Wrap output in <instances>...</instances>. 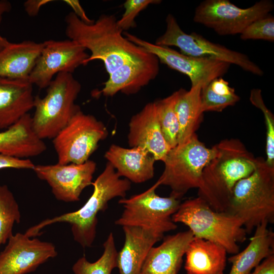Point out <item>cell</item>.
<instances>
[{"instance_id":"3","label":"cell","mask_w":274,"mask_h":274,"mask_svg":"<svg viewBox=\"0 0 274 274\" xmlns=\"http://www.w3.org/2000/svg\"><path fill=\"white\" fill-rule=\"evenodd\" d=\"M92 185L93 193L80 209L45 219L29 228L25 234L29 237H34L46 226L57 223H67L71 225L74 239L84 248L91 247L96 234L97 215L108 208V202L111 199L117 197L124 198L130 189L131 182L126 179L120 178L108 162Z\"/></svg>"},{"instance_id":"12","label":"cell","mask_w":274,"mask_h":274,"mask_svg":"<svg viewBox=\"0 0 274 274\" xmlns=\"http://www.w3.org/2000/svg\"><path fill=\"white\" fill-rule=\"evenodd\" d=\"M123 35L131 42L155 55L159 62L187 76L191 86L201 84L203 88L213 80L226 74L231 65L217 59L186 55L169 47L149 42L127 32H124Z\"/></svg>"},{"instance_id":"17","label":"cell","mask_w":274,"mask_h":274,"mask_svg":"<svg viewBox=\"0 0 274 274\" xmlns=\"http://www.w3.org/2000/svg\"><path fill=\"white\" fill-rule=\"evenodd\" d=\"M193 238L189 229L165 237L161 244L150 249L141 274H177Z\"/></svg>"},{"instance_id":"27","label":"cell","mask_w":274,"mask_h":274,"mask_svg":"<svg viewBox=\"0 0 274 274\" xmlns=\"http://www.w3.org/2000/svg\"><path fill=\"white\" fill-rule=\"evenodd\" d=\"M20 219L19 207L13 193L7 185H0V248L13 234V226Z\"/></svg>"},{"instance_id":"10","label":"cell","mask_w":274,"mask_h":274,"mask_svg":"<svg viewBox=\"0 0 274 274\" xmlns=\"http://www.w3.org/2000/svg\"><path fill=\"white\" fill-rule=\"evenodd\" d=\"M166 30L155 44L178 47L180 53L195 57L208 58L238 66L245 71L261 76L263 70L246 55L212 42L196 32L185 33L171 14L165 19Z\"/></svg>"},{"instance_id":"28","label":"cell","mask_w":274,"mask_h":274,"mask_svg":"<svg viewBox=\"0 0 274 274\" xmlns=\"http://www.w3.org/2000/svg\"><path fill=\"white\" fill-rule=\"evenodd\" d=\"M250 100L255 107L261 110L265 119L266 127V162L269 166H274V117L272 113L264 104L259 89H253L251 91Z\"/></svg>"},{"instance_id":"30","label":"cell","mask_w":274,"mask_h":274,"mask_svg":"<svg viewBox=\"0 0 274 274\" xmlns=\"http://www.w3.org/2000/svg\"><path fill=\"white\" fill-rule=\"evenodd\" d=\"M270 14L251 23L240 33L243 40L274 41V18Z\"/></svg>"},{"instance_id":"36","label":"cell","mask_w":274,"mask_h":274,"mask_svg":"<svg viewBox=\"0 0 274 274\" xmlns=\"http://www.w3.org/2000/svg\"><path fill=\"white\" fill-rule=\"evenodd\" d=\"M11 4L10 2L6 0H0V25L2 23L3 15L10 11L11 9ZM10 42L0 35V51L7 47Z\"/></svg>"},{"instance_id":"26","label":"cell","mask_w":274,"mask_h":274,"mask_svg":"<svg viewBox=\"0 0 274 274\" xmlns=\"http://www.w3.org/2000/svg\"><path fill=\"white\" fill-rule=\"evenodd\" d=\"M104 252L95 262H90L85 256L80 258L73 265L75 274H111L113 269L117 267L118 252L114 235L110 232L103 244Z\"/></svg>"},{"instance_id":"2","label":"cell","mask_w":274,"mask_h":274,"mask_svg":"<svg viewBox=\"0 0 274 274\" xmlns=\"http://www.w3.org/2000/svg\"><path fill=\"white\" fill-rule=\"evenodd\" d=\"M216 153L203 169L198 196L217 212H227L235 184L255 170L257 158L238 139H225L214 145Z\"/></svg>"},{"instance_id":"18","label":"cell","mask_w":274,"mask_h":274,"mask_svg":"<svg viewBox=\"0 0 274 274\" xmlns=\"http://www.w3.org/2000/svg\"><path fill=\"white\" fill-rule=\"evenodd\" d=\"M104 157L120 177H125L130 182L144 183L154 176L156 160L142 148H126L112 144Z\"/></svg>"},{"instance_id":"15","label":"cell","mask_w":274,"mask_h":274,"mask_svg":"<svg viewBox=\"0 0 274 274\" xmlns=\"http://www.w3.org/2000/svg\"><path fill=\"white\" fill-rule=\"evenodd\" d=\"M57 252L50 242L17 232L8 239L0 252V274H27L55 257Z\"/></svg>"},{"instance_id":"32","label":"cell","mask_w":274,"mask_h":274,"mask_svg":"<svg viewBox=\"0 0 274 274\" xmlns=\"http://www.w3.org/2000/svg\"><path fill=\"white\" fill-rule=\"evenodd\" d=\"M35 164L30 159H20L0 153V170L5 168L32 169Z\"/></svg>"},{"instance_id":"25","label":"cell","mask_w":274,"mask_h":274,"mask_svg":"<svg viewBox=\"0 0 274 274\" xmlns=\"http://www.w3.org/2000/svg\"><path fill=\"white\" fill-rule=\"evenodd\" d=\"M182 90L181 88L169 96L155 101L162 132L171 149L178 145L179 125L175 108Z\"/></svg>"},{"instance_id":"5","label":"cell","mask_w":274,"mask_h":274,"mask_svg":"<svg viewBox=\"0 0 274 274\" xmlns=\"http://www.w3.org/2000/svg\"><path fill=\"white\" fill-rule=\"evenodd\" d=\"M239 217L247 234L264 221L274 222V166L257 157L256 167L239 181L231 195L228 212Z\"/></svg>"},{"instance_id":"31","label":"cell","mask_w":274,"mask_h":274,"mask_svg":"<svg viewBox=\"0 0 274 274\" xmlns=\"http://www.w3.org/2000/svg\"><path fill=\"white\" fill-rule=\"evenodd\" d=\"M161 2L159 0L126 1L123 4L125 11L121 19L117 20V26L123 31L135 27L136 24L134 19L140 12L150 4H157Z\"/></svg>"},{"instance_id":"22","label":"cell","mask_w":274,"mask_h":274,"mask_svg":"<svg viewBox=\"0 0 274 274\" xmlns=\"http://www.w3.org/2000/svg\"><path fill=\"white\" fill-rule=\"evenodd\" d=\"M227 253L219 244L194 237L185 254L187 274H223Z\"/></svg>"},{"instance_id":"33","label":"cell","mask_w":274,"mask_h":274,"mask_svg":"<svg viewBox=\"0 0 274 274\" xmlns=\"http://www.w3.org/2000/svg\"><path fill=\"white\" fill-rule=\"evenodd\" d=\"M248 274H274V254L263 260Z\"/></svg>"},{"instance_id":"8","label":"cell","mask_w":274,"mask_h":274,"mask_svg":"<svg viewBox=\"0 0 274 274\" xmlns=\"http://www.w3.org/2000/svg\"><path fill=\"white\" fill-rule=\"evenodd\" d=\"M160 186L157 182L144 192L121 198L118 202L124 210L115 222L121 226H132L152 229L164 235V233L176 229V223L172 216L177 211L180 200L172 196L161 197L156 193Z\"/></svg>"},{"instance_id":"9","label":"cell","mask_w":274,"mask_h":274,"mask_svg":"<svg viewBox=\"0 0 274 274\" xmlns=\"http://www.w3.org/2000/svg\"><path fill=\"white\" fill-rule=\"evenodd\" d=\"M108 131L105 124L81 109L53 139V144L60 164H81L89 160Z\"/></svg>"},{"instance_id":"35","label":"cell","mask_w":274,"mask_h":274,"mask_svg":"<svg viewBox=\"0 0 274 274\" xmlns=\"http://www.w3.org/2000/svg\"><path fill=\"white\" fill-rule=\"evenodd\" d=\"M50 0H28L24 3L25 11L30 16L38 15L42 6L52 2Z\"/></svg>"},{"instance_id":"20","label":"cell","mask_w":274,"mask_h":274,"mask_svg":"<svg viewBox=\"0 0 274 274\" xmlns=\"http://www.w3.org/2000/svg\"><path fill=\"white\" fill-rule=\"evenodd\" d=\"M122 228L125 241L117 257L120 274H141L150 249L164 235L152 229L140 227L125 226Z\"/></svg>"},{"instance_id":"24","label":"cell","mask_w":274,"mask_h":274,"mask_svg":"<svg viewBox=\"0 0 274 274\" xmlns=\"http://www.w3.org/2000/svg\"><path fill=\"white\" fill-rule=\"evenodd\" d=\"M202 86L198 84L191 86L189 91L183 89L176 104L179 132L178 145L188 141L198 129L203 120L201 91Z\"/></svg>"},{"instance_id":"14","label":"cell","mask_w":274,"mask_h":274,"mask_svg":"<svg viewBox=\"0 0 274 274\" xmlns=\"http://www.w3.org/2000/svg\"><path fill=\"white\" fill-rule=\"evenodd\" d=\"M96 163L91 160L81 163L35 165L38 178L46 181L56 199L65 202L80 200L83 190L92 184Z\"/></svg>"},{"instance_id":"29","label":"cell","mask_w":274,"mask_h":274,"mask_svg":"<svg viewBox=\"0 0 274 274\" xmlns=\"http://www.w3.org/2000/svg\"><path fill=\"white\" fill-rule=\"evenodd\" d=\"M240 97L235 93L230 95H222L213 91L209 84L201 91V109L207 111L221 112L226 107L235 105Z\"/></svg>"},{"instance_id":"1","label":"cell","mask_w":274,"mask_h":274,"mask_svg":"<svg viewBox=\"0 0 274 274\" xmlns=\"http://www.w3.org/2000/svg\"><path fill=\"white\" fill-rule=\"evenodd\" d=\"M65 21L66 36L91 53L85 65L94 60L104 64L109 78L98 93L135 94L158 76L157 57L124 37L114 15L101 14L93 23L86 24L72 12Z\"/></svg>"},{"instance_id":"7","label":"cell","mask_w":274,"mask_h":274,"mask_svg":"<svg viewBox=\"0 0 274 274\" xmlns=\"http://www.w3.org/2000/svg\"><path fill=\"white\" fill-rule=\"evenodd\" d=\"M215 153L214 146L207 148L195 133L186 142L170 149L157 181L160 185L169 187L170 195L180 199L190 189L199 187L203 169Z\"/></svg>"},{"instance_id":"6","label":"cell","mask_w":274,"mask_h":274,"mask_svg":"<svg viewBox=\"0 0 274 274\" xmlns=\"http://www.w3.org/2000/svg\"><path fill=\"white\" fill-rule=\"evenodd\" d=\"M81 89L72 74L62 72L50 83L44 97L35 96L32 126L41 139H53L80 109L75 102Z\"/></svg>"},{"instance_id":"21","label":"cell","mask_w":274,"mask_h":274,"mask_svg":"<svg viewBox=\"0 0 274 274\" xmlns=\"http://www.w3.org/2000/svg\"><path fill=\"white\" fill-rule=\"evenodd\" d=\"M43 47L44 42H10L0 51V77L28 80Z\"/></svg>"},{"instance_id":"4","label":"cell","mask_w":274,"mask_h":274,"mask_svg":"<svg viewBox=\"0 0 274 274\" xmlns=\"http://www.w3.org/2000/svg\"><path fill=\"white\" fill-rule=\"evenodd\" d=\"M172 220L187 226L194 237L219 244L229 254L239 252L238 243L245 241L247 234L239 217L214 211L198 196L181 202Z\"/></svg>"},{"instance_id":"16","label":"cell","mask_w":274,"mask_h":274,"mask_svg":"<svg viewBox=\"0 0 274 274\" xmlns=\"http://www.w3.org/2000/svg\"><path fill=\"white\" fill-rule=\"evenodd\" d=\"M127 139L130 147L142 148L156 161L163 162L171 148L162 132L155 102L148 103L131 117Z\"/></svg>"},{"instance_id":"23","label":"cell","mask_w":274,"mask_h":274,"mask_svg":"<svg viewBox=\"0 0 274 274\" xmlns=\"http://www.w3.org/2000/svg\"><path fill=\"white\" fill-rule=\"evenodd\" d=\"M264 221L255 228L247 247L228 259L232 264L229 274H248L263 260L274 254V233Z\"/></svg>"},{"instance_id":"19","label":"cell","mask_w":274,"mask_h":274,"mask_svg":"<svg viewBox=\"0 0 274 274\" xmlns=\"http://www.w3.org/2000/svg\"><path fill=\"white\" fill-rule=\"evenodd\" d=\"M32 85L28 80L0 77V129L11 127L33 108Z\"/></svg>"},{"instance_id":"34","label":"cell","mask_w":274,"mask_h":274,"mask_svg":"<svg viewBox=\"0 0 274 274\" xmlns=\"http://www.w3.org/2000/svg\"><path fill=\"white\" fill-rule=\"evenodd\" d=\"M64 3L70 6L74 10L73 12L82 21L86 24H92L94 20H91L87 16L84 9L77 0H65Z\"/></svg>"},{"instance_id":"11","label":"cell","mask_w":274,"mask_h":274,"mask_svg":"<svg viewBox=\"0 0 274 274\" xmlns=\"http://www.w3.org/2000/svg\"><path fill=\"white\" fill-rule=\"evenodd\" d=\"M271 1L261 0L247 8H241L228 0H206L195 8L193 20L212 29L220 36L240 34L253 22L269 14Z\"/></svg>"},{"instance_id":"13","label":"cell","mask_w":274,"mask_h":274,"mask_svg":"<svg viewBox=\"0 0 274 274\" xmlns=\"http://www.w3.org/2000/svg\"><path fill=\"white\" fill-rule=\"evenodd\" d=\"M86 49L71 40H48L29 76L28 80L39 88H47L56 74L71 73L89 56Z\"/></svg>"}]
</instances>
